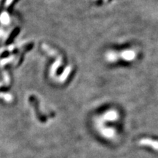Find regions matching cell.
<instances>
[{
  "mask_svg": "<svg viewBox=\"0 0 158 158\" xmlns=\"http://www.w3.org/2000/svg\"><path fill=\"white\" fill-rule=\"evenodd\" d=\"M140 144L141 145H148V146H152L153 149L158 150V141H154V140L148 139V138H145V139H142L140 141Z\"/></svg>",
  "mask_w": 158,
  "mask_h": 158,
  "instance_id": "6da1fadb",
  "label": "cell"
},
{
  "mask_svg": "<svg viewBox=\"0 0 158 158\" xmlns=\"http://www.w3.org/2000/svg\"><path fill=\"white\" fill-rule=\"evenodd\" d=\"M122 57H124V59H127V60H131L135 57V54L133 51H125L122 54Z\"/></svg>",
  "mask_w": 158,
  "mask_h": 158,
  "instance_id": "7a4b0ae2",
  "label": "cell"
}]
</instances>
